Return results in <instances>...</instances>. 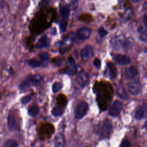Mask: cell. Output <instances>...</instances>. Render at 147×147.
I'll return each instance as SVG.
<instances>
[{"instance_id":"obj_28","label":"cell","mask_w":147,"mask_h":147,"mask_svg":"<svg viewBox=\"0 0 147 147\" xmlns=\"http://www.w3.org/2000/svg\"><path fill=\"white\" fill-rule=\"evenodd\" d=\"M60 31L61 32H64L65 31L66 29H67V21L64 20H62L60 22Z\"/></svg>"},{"instance_id":"obj_18","label":"cell","mask_w":147,"mask_h":147,"mask_svg":"<svg viewBox=\"0 0 147 147\" xmlns=\"http://www.w3.org/2000/svg\"><path fill=\"white\" fill-rule=\"evenodd\" d=\"M54 142H55V145L56 146H57V147L64 146L65 144V141H64L63 136L61 134H59L56 135L54 139Z\"/></svg>"},{"instance_id":"obj_33","label":"cell","mask_w":147,"mask_h":147,"mask_svg":"<svg viewBox=\"0 0 147 147\" xmlns=\"http://www.w3.org/2000/svg\"><path fill=\"white\" fill-rule=\"evenodd\" d=\"M78 4V0H72L71 2V5L73 9H75L77 7V5Z\"/></svg>"},{"instance_id":"obj_32","label":"cell","mask_w":147,"mask_h":147,"mask_svg":"<svg viewBox=\"0 0 147 147\" xmlns=\"http://www.w3.org/2000/svg\"><path fill=\"white\" fill-rule=\"evenodd\" d=\"M93 63H94V65L96 68H100L101 63H100V61L99 59H96L95 60H94Z\"/></svg>"},{"instance_id":"obj_26","label":"cell","mask_w":147,"mask_h":147,"mask_svg":"<svg viewBox=\"0 0 147 147\" xmlns=\"http://www.w3.org/2000/svg\"><path fill=\"white\" fill-rule=\"evenodd\" d=\"M32 96H33V94H30L27 95H26V96L22 97V98L21 99V103H22V104H24V105H25V104L28 103V102H29L30 100L32 99Z\"/></svg>"},{"instance_id":"obj_9","label":"cell","mask_w":147,"mask_h":147,"mask_svg":"<svg viewBox=\"0 0 147 147\" xmlns=\"http://www.w3.org/2000/svg\"><path fill=\"white\" fill-rule=\"evenodd\" d=\"M91 32H90V30L86 27H83L82 28H80L76 33V35L78 38L79 40H86L87 38H88L90 36Z\"/></svg>"},{"instance_id":"obj_30","label":"cell","mask_w":147,"mask_h":147,"mask_svg":"<svg viewBox=\"0 0 147 147\" xmlns=\"http://www.w3.org/2000/svg\"><path fill=\"white\" fill-rule=\"evenodd\" d=\"M98 33H99V34L101 36V37H104L107 34V31L106 30L103 28L102 27H100L98 29Z\"/></svg>"},{"instance_id":"obj_17","label":"cell","mask_w":147,"mask_h":147,"mask_svg":"<svg viewBox=\"0 0 147 147\" xmlns=\"http://www.w3.org/2000/svg\"><path fill=\"white\" fill-rule=\"evenodd\" d=\"M64 105H58L55 106L52 110V114L55 117H59L61 115L64 111Z\"/></svg>"},{"instance_id":"obj_34","label":"cell","mask_w":147,"mask_h":147,"mask_svg":"<svg viewBox=\"0 0 147 147\" xmlns=\"http://www.w3.org/2000/svg\"><path fill=\"white\" fill-rule=\"evenodd\" d=\"M143 22L146 25H147V13L145 14L143 17Z\"/></svg>"},{"instance_id":"obj_24","label":"cell","mask_w":147,"mask_h":147,"mask_svg":"<svg viewBox=\"0 0 147 147\" xmlns=\"http://www.w3.org/2000/svg\"><path fill=\"white\" fill-rule=\"evenodd\" d=\"M6 147H17L18 146V143L13 140H7L3 145Z\"/></svg>"},{"instance_id":"obj_37","label":"cell","mask_w":147,"mask_h":147,"mask_svg":"<svg viewBox=\"0 0 147 147\" xmlns=\"http://www.w3.org/2000/svg\"><path fill=\"white\" fill-rule=\"evenodd\" d=\"M136 1H141V0H136Z\"/></svg>"},{"instance_id":"obj_21","label":"cell","mask_w":147,"mask_h":147,"mask_svg":"<svg viewBox=\"0 0 147 147\" xmlns=\"http://www.w3.org/2000/svg\"><path fill=\"white\" fill-rule=\"evenodd\" d=\"M117 95L122 99L126 100L128 99V95L126 93L125 90L122 87H119L117 88Z\"/></svg>"},{"instance_id":"obj_27","label":"cell","mask_w":147,"mask_h":147,"mask_svg":"<svg viewBox=\"0 0 147 147\" xmlns=\"http://www.w3.org/2000/svg\"><path fill=\"white\" fill-rule=\"evenodd\" d=\"M140 38L141 40L147 42V28L141 31Z\"/></svg>"},{"instance_id":"obj_14","label":"cell","mask_w":147,"mask_h":147,"mask_svg":"<svg viewBox=\"0 0 147 147\" xmlns=\"http://www.w3.org/2000/svg\"><path fill=\"white\" fill-rule=\"evenodd\" d=\"M138 74L137 69L133 66L130 67L125 71V77L127 79H131L136 77Z\"/></svg>"},{"instance_id":"obj_5","label":"cell","mask_w":147,"mask_h":147,"mask_svg":"<svg viewBox=\"0 0 147 147\" xmlns=\"http://www.w3.org/2000/svg\"><path fill=\"white\" fill-rule=\"evenodd\" d=\"M122 108V104L118 100H115L109 109V114L112 117H117L120 113Z\"/></svg>"},{"instance_id":"obj_3","label":"cell","mask_w":147,"mask_h":147,"mask_svg":"<svg viewBox=\"0 0 147 147\" xmlns=\"http://www.w3.org/2000/svg\"><path fill=\"white\" fill-rule=\"evenodd\" d=\"M88 109L87 103L84 101L80 102L75 109V117L77 119H80L83 118L87 113Z\"/></svg>"},{"instance_id":"obj_19","label":"cell","mask_w":147,"mask_h":147,"mask_svg":"<svg viewBox=\"0 0 147 147\" xmlns=\"http://www.w3.org/2000/svg\"><path fill=\"white\" fill-rule=\"evenodd\" d=\"M39 113V107L37 105H33L30 106L28 109V113L32 117H36Z\"/></svg>"},{"instance_id":"obj_25","label":"cell","mask_w":147,"mask_h":147,"mask_svg":"<svg viewBox=\"0 0 147 147\" xmlns=\"http://www.w3.org/2000/svg\"><path fill=\"white\" fill-rule=\"evenodd\" d=\"M63 87V84L61 82H55L52 86V91L54 93L59 91Z\"/></svg>"},{"instance_id":"obj_23","label":"cell","mask_w":147,"mask_h":147,"mask_svg":"<svg viewBox=\"0 0 147 147\" xmlns=\"http://www.w3.org/2000/svg\"><path fill=\"white\" fill-rule=\"evenodd\" d=\"M39 58L44 64H47L49 59V55L47 52H42L39 54Z\"/></svg>"},{"instance_id":"obj_15","label":"cell","mask_w":147,"mask_h":147,"mask_svg":"<svg viewBox=\"0 0 147 147\" xmlns=\"http://www.w3.org/2000/svg\"><path fill=\"white\" fill-rule=\"evenodd\" d=\"M76 72V67L75 61L72 58L69 57L68 59V66L66 69V72L70 75H74Z\"/></svg>"},{"instance_id":"obj_20","label":"cell","mask_w":147,"mask_h":147,"mask_svg":"<svg viewBox=\"0 0 147 147\" xmlns=\"http://www.w3.org/2000/svg\"><path fill=\"white\" fill-rule=\"evenodd\" d=\"M60 16L64 19L68 17L69 14V8L68 5H63L60 7Z\"/></svg>"},{"instance_id":"obj_4","label":"cell","mask_w":147,"mask_h":147,"mask_svg":"<svg viewBox=\"0 0 147 147\" xmlns=\"http://www.w3.org/2000/svg\"><path fill=\"white\" fill-rule=\"evenodd\" d=\"M129 91L133 95H137L141 91V84L139 80H134L129 82L127 84Z\"/></svg>"},{"instance_id":"obj_29","label":"cell","mask_w":147,"mask_h":147,"mask_svg":"<svg viewBox=\"0 0 147 147\" xmlns=\"http://www.w3.org/2000/svg\"><path fill=\"white\" fill-rule=\"evenodd\" d=\"M51 2V0H40L38 3L39 7H45L48 6Z\"/></svg>"},{"instance_id":"obj_16","label":"cell","mask_w":147,"mask_h":147,"mask_svg":"<svg viewBox=\"0 0 147 147\" xmlns=\"http://www.w3.org/2000/svg\"><path fill=\"white\" fill-rule=\"evenodd\" d=\"M107 69H109V71H107V75L110 77L111 79H114L117 76V69L115 66L114 64L112 63L109 62L107 64Z\"/></svg>"},{"instance_id":"obj_36","label":"cell","mask_w":147,"mask_h":147,"mask_svg":"<svg viewBox=\"0 0 147 147\" xmlns=\"http://www.w3.org/2000/svg\"><path fill=\"white\" fill-rule=\"evenodd\" d=\"M145 51H146V52L147 53V49H146V50H145Z\"/></svg>"},{"instance_id":"obj_11","label":"cell","mask_w":147,"mask_h":147,"mask_svg":"<svg viewBox=\"0 0 147 147\" xmlns=\"http://www.w3.org/2000/svg\"><path fill=\"white\" fill-rule=\"evenodd\" d=\"M93 53V49L90 45L85 46L81 52L82 57L84 60H87L88 59L91 58L92 56Z\"/></svg>"},{"instance_id":"obj_35","label":"cell","mask_w":147,"mask_h":147,"mask_svg":"<svg viewBox=\"0 0 147 147\" xmlns=\"http://www.w3.org/2000/svg\"><path fill=\"white\" fill-rule=\"evenodd\" d=\"M144 127H145V128L147 130V121L145 122V125H144Z\"/></svg>"},{"instance_id":"obj_6","label":"cell","mask_w":147,"mask_h":147,"mask_svg":"<svg viewBox=\"0 0 147 147\" xmlns=\"http://www.w3.org/2000/svg\"><path fill=\"white\" fill-rule=\"evenodd\" d=\"M76 81L80 87L83 88L88 84L89 82V76L86 72L82 71L78 74Z\"/></svg>"},{"instance_id":"obj_13","label":"cell","mask_w":147,"mask_h":147,"mask_svg":"<svg viewBox=\"0 0 147 147\" xmlns=\"http://www.w3.org/2000/svg\"><path fill=\"white\" fill-rule=\"evenodd\" d=\"M50 41L47 36H42L37 41L36 47L38 49L47 47L49 45Z\"/></svg>"},{"instance_id":"obj_1","label":"cell","mask_w":147,"mask_h":147,"mask_svg":"<svg viewBox=\"0 0 147 147\" xmlns=\"http://www.w3.org/2000/svg\"><path fill=\"white\" fill-rule=\"evenodd\" d=\"M42 82V78L41 75L38 74L30 75L21 82L19 86V88L20 90H22L32 86H38Z\"/></svg>"},{"instance_id":"obj_12","label":"cell","mask_w":147,"mask_h":147,"mask_svg":"<svg viewBox=\"0 0 147 147\" xmlns=\"http://www.w3.org/2000/svg\"><path fill=\"white\" fill-rule=\"evenodd\" d=\"M147 116V105L144 104L140 106L135 113V118L137 119H141Z\"/></svg>"},{"instance_id":"obj_31","label":"cell","mask_w":147,"mask_h":147,"mask_svg":"<svg viewBox=\"0 0 147 147\" xmlns=\"http://www.w3.org/2000/svg\"><path fill=\"white\" fill-rule=\"evenodd\" d=\"M130 146H131L130 142L127 140H123L120 145L121 147H128Z\"/></svg>"},{"instance_id":"obj_10","label":"cell","mask_w":147,"mask_h":147,"mask_svg":"<svg viewBox=\"0 0 147 147\" xmlns=\"http://www.w3.org/2000/svg\"><path fill=\"white\" fill-rule=\"evenodd\" d=\"M112 45L114 48L115 49H120L122 47H124L125 40L123 36H118L115 37L112 40Z\"/></svg>"},{"instance_id":"obj_8","label":"cell","mask_w":147,"mask_h":147,"mask_svg":"<svg viewBox=\"0 0 147 147\" xmlns=\"http://www.w3.org/2000/svg\"><path fill=\"white\" fill-rule=\"evenodd\" d=\"M7 121V126L10 131H14L17 130L18 124L15 117L12 114H9Z\"/></svg>"},{"instance_id":"obj_2","label":"cell","mask_w":147,"mask_h":147,"mask_svg":"<svg viewBox=\"0 0 147 147\" xmlns=\"http://www.w3.org/2000/svg\"><path fill=\"white\" fill-rule=\"evenodd\" d=\"M113 126L111 122L106 119L99 123L97 128V133L101 137L107 138L110 135Z\"/></svg>"},{"instance_id":"obj_7","label":"cell","mask_w":147,"mask_h":147,"mask_svg":"<svg viewBox=\"0 0 147 147\" xmlns=\"http://www.w3.org/2000/svg\"><path fill=\"white\" fill-rule=\"evenodd\" d=\"M114 60L120 65H126L130 63V59L126 55L118 54L113 56Z\"/></svg>"},{"instance_id":"obj_22","label":"cell","mask_w":147,"mask_h":147,"mask_svg":"<svg viewBox=\"0 0 147 147\" xmlns=\"http://www.w3.org/2000/svg\"><path fill=\"white\" fill-rule=\"evenodd\" d=\"M28 65L32 68H38L41 67L44 64L41 60L36 59H30L28 61Z\"/></svg>"}]
</instances>
